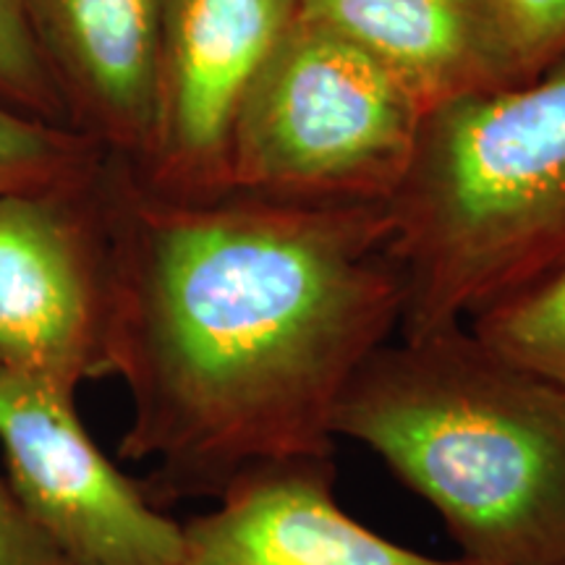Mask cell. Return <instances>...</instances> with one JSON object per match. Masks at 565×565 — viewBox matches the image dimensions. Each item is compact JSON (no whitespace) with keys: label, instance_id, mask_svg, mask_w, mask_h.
Instances as JSON below:
<instances>
[{"label":"cell","instance_id":"6da1fadb","mask_svg":"<svg viewBox=\"0 0 565 565\" xmlns=\"http://www.w3.org/2000/svg\"><path fill=\"white\" fill-rule=\"evenodd\" d=\"M113 377L124 461L160 508L259 466L333 458L353 374L404 320L387 202H175L108 160Z\"/></svg>","mask_w":565,"mask_h":565},{"label":"cell","instance_id":"7a4b0ae2","mask_svg":"<svg viewBox=\"0 0 565 565\" xmlns=\"http://www.w3.org/2000/svg\"><path fill=\"white\" fill-rule=\"evenodd\" d=\"M335 440L370 448L477 565H565V391L469 324L380 345Z\"/></svg>","mask_w":565,"mask_h":565},{"label":"cell","instance_id":"3957f363","mask_svg":"<svg viewBox=\"0 0 565 565\" xmlns=\"http://www.w3.org/2000/svg\"><path fill=\"white\" fill-rule=\"evenodd\" d=\"M391 204L398 335L469 324L565 270V58L427 113Z\"/></svg>","mask_w":565,"mask_h":565},{"label":"cell","instance_id":"277c9868","mask_svg":"<svg viewBox=\"0 0 565 565\" xmlns=\"http://www.w3.org/2000/svg\"><path fill=\"white\" fill-rule=\"evenodd\" d=\"M427 113L391 71L299 13L254 76L231 134V194L391 202Z\"/></svg>","mask_w":565,"mask_h":565},{"label":"cell","instance_id":"5b68a950","mask_svg":"<svg viewBox=\"0 0 565 565\" xmlns=\"http://www.w3.org/2000/svg\"><path fill=\"white\" fill-rule=\"evenodd\" d=\"M110 317L108 162L82 186L0 196V370L68 393L113 377Z\"/></svg>","mask_w":565,"mask_h":565},{"label":"cell","instance_id":"8992f818","mask_svg":"<svg viewBox=\"0 0 565 565\" xmlns=\"http://www.w3.org/2000/svg\"><path fill=\"white\" fill-rule=\"evenodd\" d=\"M6 479L66 565H181L183 524L105 456L76 393L0 370Z\"/></svg>","mask_w":565,"mask_h":565},{"label":"cell","instance_id":"52a82bcc","mask_svg":"<svg viewBox=\"0 0 565 565\" xmlns=\"http://www.w3.org/2000/svg\"><path fill=\"white\" fill-rule=\"evenodd\" d=\"M299 17V0H162L158 124L131 168L175 202L231 194V134L254 76Z\"/></svg>","mask_w":565,"mask_h":565},{"label":"cell","instance_id":"ba28073f","mask_svg":"<svg viewBox=\"0 0 565 565\" xmlns=\"http://www.w3.org/2000/svg\"><path fill=\"white\" fill-rule=\"evenodd\" d=\"M183 524L181 565H477L398 545L335 498L333 458L259 466Z\"/></svg>","mask_w":565,"mask_h":565},{"label":"cell","instance_id":"9c48e42d","mask_svg":"<svg viewBox=\"0 0 565 565\" xmlns=\"http://www.w3.org/2000/svg\"><path fill=\"white\" fill-rule=\"evenodd\" d=\"M71 129L139 168L158 124L162 0H24Z\"/></svg>","mask_w":565,"mask_h":565},{"label":"cell","instance_id":"30bf717a","mask_svg":"<svg viewBox=\"0 0 565 565\" xmlns=\"http://www.w3.org/2000/svg\"><path fill=\"white\" fill-rule=\"evenodd\" d=\"M299 13L372 55L424 113L505 89L477 0H299Z\"/></svg>","mask_w":565,"mask_h":565},{"label":"cell","instance_id":"8fae6325","mask_svg":"<svg viewBox=\"0 0 565 565\" xmlns=\"http://www.w3.org/2000/svg\"><path fill=\"white\" fill-rule=\"evenodd\" d=\"M108 158L82 131L0 103V196L82 186L103 173Z\"/></svg>","mask_w":565,"mask_h":565},{"label":"cell","instance_id":"7c38bea8","mask_svg":"<svg viewBox=\"0 0 565 565\" xmlns=\"http://www.w3.org/2000/svg\"><path fill=\"white\" fill-rule=\"evenodd\" d=\"M471 333L565 391V270L469 322Z\"/></svg>","mask_w":565,"mask_h":565},{"label":"cell","instance_id":"4fadbf2b","mask_svg":"<svg viewBox=\"0 0 565 565\" xmlns=\"http://www.w3.org/2000/svg\"><path fill=\"white\" fill-rule=\"evenodd\" d=\"M505 87L534 82L565 58V0H477Z\"/></svg>","mask_w":565,"mask_h":565},{"label":"cell","instance_id":"5bb4252c","mask_svg":"<svg viewBox=\"0 0 565 565\" xmlns=\"http://www.w3.org/2000/svg\"><path fill=\"white\" fill-rule=\"evenodd\" d=\"M0 103L40 121L71 126L51 68L34 42L24 0H0Z\"/></svg>","mask_w":565,"mask_h":565},{"label":"cell","instance_id":"9a60e30c","mask_svg":"<svg viewBox=\"0 0 565 565\" xmlns=\"http://www.w3.org/2000/svg\"><path fill=\"white\" fill-rule=\"evenodd\" d=\"M0 565H66L0 477Z\"/></svg>","mask_w":565,"mask_h":565}]
</instances>
